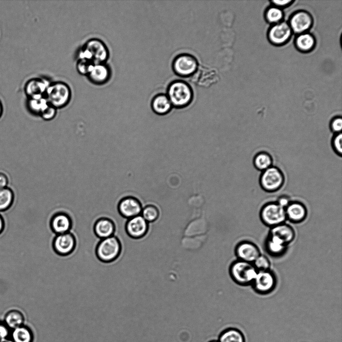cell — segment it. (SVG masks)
<instances>
[{
  "label": "cell",
  "instance_id": "6da1fadb",
  "mask_svg": "<svg viewBox=\"0 0 342 342\" xmlns=\"http://www.w3.org/2000/svg\"><path fill=\"white\" fill-rule=\"evenodd\" d=\"M173 108L184 109L192 102L194 98L191 87L186 82L176 80L171 82L167 89V94Z\"/></svg>",
  "mask_w": 342,
  "mask_h": 342
},
{
  "label": "cell",
  "instance_id": "7a4b0ae2",
  "mask_svg": "<svg viewBox=\"0 0 342 342\" xmlns=\"http://www.w3.org/2000/svg\"><path fill=\"white\" fill-rule=\"evenodd\" d=\"M109 57V52L106 44L101 40L92 38L84 44L79 53L78 59H85L94 64L106 63Z\"/></svg>",
  "mask_w": 342,
  "mask_h": 342
},
{
  "label": "cell",
  "instance_id": "3957f363",
  "mask_svg": "<svg viewBox=\"0 0 342 342\" xmlns=\"http://www.w3.org/2000/svg\"><path fill=\"white\" fill-rule=\"evenodd\" d=\"M71 95L69 86L65 82L57 81L49 84L44 97L50 105L58 109L69 104Z\"/></svg>",
  "mask_w": 342,
  "mask_h": 342
},
{
  "label": "cell",
  "instance_id": "277c9868",
  "mask_svg": "<svg viewBox=\"0 0 342 342\" xmlns=\"http://www.w3.org/2000/svg\"><path fill=\"white\" fill-rule=\"evenodd\" d=\"M258 271L253 263L237 259L229 267V274L237 284L246 286L251 285Z\"/></svg>",
  "mask_w": 342,
  "mask_h": 342
},
{
  "label": "cell",
  "instance_id": "5b68a950",
  "mask_svg": "<svg viewBox=\"0 0 342 342\" xmlns=\"http://www.w3.org/2000/svg\"><path fill=\"white\" fill-rule=\"evenodd\" d=\"M121 243L115 235L101 239L96 248V254L99 260L108 263L114 261L120 255Z\"/></svg>",
  "mask_w": 342,
  "mask_h": 342
},
{
  "label": "cell",
  "instance_id": "8992f818",
  "mask_svg": "<svg viewBox=\"0 0 342 342\" xmlns=\"http://www.w3.org/2000/svg\"><path fill=\"white\" fill-rule=\"evenodd\" d=\"M259 216L262 222L270 228L285 223L287 220L285 208L274 202L263 205L260 210Z\"/></svg>",
  "mask_w": 342,
  "mask_h": 342
},
{
  "label": "cell",
  "instance_id": "52a82bcc",
  "mask_svg": "<svg viewBox=\"0 0 342 342\" xmlns=\"http://www.w3.org/2000/svg\"><path fill=\"white\" fill-rule=\"evenodd\" d=\"M172 69L179 77L187 78L193 75L197 71L198 62L193 55L182 53L176 56L173 60Z\"/></svg>",
  "mask_w": 342,
  "mask_h": 342
},
{
  "label": "cell",
  "instance_id": "ba28073f",
  "mask_svg": "<svg viewBox=\"0 0 342 342\" xmlns=\"http://www.w3.org/2000/svg\"><path fill=\"white\" fill-rule=\"evenodd\" d=\"M284 182L282 171L275 166H271L261 172L259 184L261 188L267 192H274L281 188Z\"/></svg>",
  "mask_w": 342,
  "mask_h": 342
},
{
  "label": "cell",
  "instance_id": "9c48e42d",
  "mask_svg": "<svg viewBox=\"0 0 342 342\" xmlns=\"http://www.w3.org/2000/svg\"><path fill=\"white\" fill-rule=\"evenodd\" d=\"M277 283V278L275 273L268 269L258 271L251 285L257 293L267 294L274 290Z\"/></svg>",
  "mask_w": 342,
  "mask_h": 342
},
{
  "label": "cell",
  "instance_id": "30bf717a",
  "mask_svg": "<svg viewBox=\"0 0 342 342\" xmlns=\"http://www.w3.org/2000/svg\"><path fill=\"white\" fill-rule=\"evenodd\" d=\"M76 245L75 236L71 232L56 234L53 240L52 247L54 251L61 256L71 254Z\"/></svg>",
  "mask_w": 342,
  "mask_h": 342
},
{
  "label": "cell",
  "instance_id": "8fae6325",
  "mask_svg": "<svg viewBox=\"0 0 342 342\" xmlns=\"http://www.w3.org/2000/svg\"><path fill=\"white\" fill-rule=\"evenodd\" d=\"M127 235L133 239L144 237L149 229L148 222L139 215L127 219L125 226Z\"/></svg>",
  "mask_w": 342,
  "mask_h": 342
},
{
  "label": "cell",
  "instance_id": "7c38bea8",
  "mask_svg": "<svg viewBox=\"0 0 342 342\" xmlns=\"http://www.w3.org/2000/svg\"><path fill=\"white\" fill-rule=\"evenodd\" d=\"M235 253L238 259L253 263L261 254L258 247L249 241H242L235 248Z\"/></svg>",
  "mask_w": 342,
  "mask_h": 342
},
{
  "label": "cell",
  "instance_id": "4fadbf2b",
  "mask_svg": "<svg viewBox=\"0 0 342 342\" xmlns=\"http://www.w3.org/2000/svg\"><path fill=\"white\" fill-rule=\"evenodd\" d=\"M142 206L136 198L128 196L121 199L118 205V210L120 215L126 219L141 215Z\"/></svg>",
  "mask_w": 342,
  "mask_h": 342
},
{
  "label": "cell",
  "instance_id": "5bb4252c",
  "mask_svg": "<svg viewBox=\"0 0 342 342\" xmlns=\"http://www.w3.org/2000/svg\"><path fill=\"white\" fill-rule=\"evenodd\" d=\"M72 220L71 217L64 212L54 213L50 221L52 231L55 234H60L70 232L72 227Z\"/></svg>",
  "mask_w": 342,
  "mask_h": 342
},
{
  "label": "cell",
  "instance_id": "9a60e30c",
  "mask_svg": "<svg viewBox=\"0 0 342 342\" xmlns=\"http://www.w3.org/2000/svg\"><path fill=\"white\" fill-rule=\"evenodd\" d=\"M285 211L286 219L293 223L302 222L307 214L305 206L298 201L290 202L285 207Z\"/></svg>",
  "mask_w": 342,
  "mask_h": 342
},
{
  "label": "cell",
  "instance_id": "2e32d148",
  "mask_svg": "<svg viewBox=\"0 0 342 342\" xmlns=\"http://www.w3.org/2000/svg\"><path fill=\"white\" fill-rule=\"evenodd\" d=\"M111 70L106 63L94 64L92 70L87 75L89 80L98 85L106 83L110 79Z\"/></svg>",
  "mask_w": 342,
  "mask_h": 342
},
{
  "label": "cell",
  "instance_id": "e0dca14e",
  "mask_svg": "<svg viewBox=\"0 0 342 342\" xmlns=\"http://www.w3.org/2000/svg\"><path fill=\"white\" fill-rule=\"evenodd\" d=\"M291 34L290 26L285 22H281L276 24L270 29L268 36L272 43L280 45L286 42Z\"/></svg>",
  "mask_w": 342,
  "mask_h": 342
},
{
  "label": "cell",
  "instance_id": "ac0fdd59",
  "mask_svg": "<svg viewBox=\"0 0 342 342\" xmlns=\"http://www.w3.org/2000/svg\"><path fill=\"white\" fill-rule=\"evenodd\" d=\"M49 83L41 78L29 80L25 85V92L28 98L44 96Z\"/></svg>",
  "mask_w": 342,
  "mask_h": 342
},
{
  "label": "cell",
  "instance_id": "d6986e66",
  "mask_svg": "<svg viewBox=\"0 0 342 342\" xmlns=\"http://www.w3.org/2000/svg\"><path fill=\"white\" fill-rule=\"evenodd\" d=\"M93 229L96 236L101 239L114 235L115 226L111 219L101 217L95 222Z\"/></svg>",
  "mask_w": 342,
  "mask_h": 342
},
{
  "label": "cell",
  "instance_id": "ffe728a7",
  "mask_svg": "<svg viewBox=\"0 0 342 342\" xmlns=\"http://www.w3.org/2000/svg\"><path fill=\"white\" fill-rule=\"evenodd\" d=\"M268 234L274 236L288 245L295 237L294 229L285 223L270 228Z\"/></svg>",
  "mask_w": 342,
  "mask_h": 342
},
{
  "label": "cell",
  "instance_id": "44dd1931",
  "mask_svg": "<svg viewBox=\"0 0 342 342\" xmlns=\"http://www.w3.org/2000/svg\"><path fill=\"white\" fill-rule=\"evenodd\" d=\"M290 28L294 32L300 33L308 30L312 24L310 16L305 12H299L291 18Z\"/></svg>",
  "mask_w": 342,
  "mask_h": 342
},
{
  "label": "cell",
  "instance_id": "7402d4cb",
  "mask_svg": "<svg viewBox=\"0 0 342 342\" xmlns=\"http://www.w3.org/2000/svg\"><path fill=\"white\" fill-rule=\"evenodd\" d=\"M150 107L152 111L159 115L167 114L173 108L167 96L164 94L155 96L151 102Z\"/></svg>",
  "mask_w": 342,
  "mask_h": 342
},
{
  "label": "cell",
  "instance_id": "603a6c76",
  "mask_svg": "<svg viewBox=\"0 0 342 342\" xmlns=\"http://www.w3.org/2000/svg\"><path fill=\"white\" fill-rule=\"evenodd\" d=\"M265 250L272 257H279L283 255L287 248V245L277 237L268 234L264 243Z\"/></svg>",
  "mask_w": 342,
  "mask_h": 342
},
{
  "label": "cell",
  "instance_id": "cb8c5ba5",
  "mask_svg": "<svg viewBox=\"0 0 342 342\" xmlns=\"http://www.w3.org/2000/svg\"><path fill=\"white\" fill-rule=\"evenodd\" d=\"M10 338L13 342H33L34 335L32 329L23 324L11 330Z\"/></svg>",
  "mask_w": 342,
  "mask_h": 342
},
{
  "label": "cell",
  "instance_id": "d4e9b609",
  "mask_svg": "<svg viewBox=\"0 0 342 342\" xmlns=\"http://www.w3.org/2000/svg\"><path fill=\"white\" fill-rule=\"evenodd\" d=\"M25 320V316L21 311L12 309L6 313L3 321L12 330L24 324Z\"/></svg>",
  "mask_w": 342,
  "mask_h": 342
},
{
  "label": "cell",
  "instance_id": "484cf974",
  "mask_svg": "<svg viewBox=\"0 0 342 342\" xmlns=\"http://www.w3.org/2000/svg\"><path fill=\"white\" fill-rule=\"evenodd\" d=\"M252 162L255 168L262 172L272 166L273 160L268 153L263 151L257 153L253 157Z\"/></svg>",
  "mask_w": 342,
  "mask_h": 342
},
{
  "label": "cell",
  "instance_id": "4316f807",
  "mask_svg": "<svg viewBox=\"0 0 342 342\" xmlns=\"http://www.w3.org/2000/svg\"><path fill=\"white\" fill-rule=\"evenodd\" d=\"M219 342H245L244 336L239 329L230 327L224 330L220 334Z\"/></svg>",
  "mask_w": 342,
  "mask_h": 342
},
{
  "label": "cell",
  "instance_id": "83f0119b",
  "mask_svg": "<svg viewBox=\"0 0 342 342\" xmlns=\"http://www.w3.org/2000/svg\"><path fill=\"white\" fill-rule=\"evenodd\" d=\"M15 194L9 187L0 189V212L5 211L13 204Z\"/></svg>",
  "mask_w": 342,
  "mask_h": 342
},
{
  "label": "cell",
  "instance_id": "f1b7e54d",
  "mask_svg": "<svg viewBox=\"0 0 342 342\" xmlns=\"http://www.w3.org/2000/svg\"><path fill=\"white\" fill-rule=\"evenodd\" d=\"M48 104V103L44 96L28 98L27 102V108L30 112L39 116Z\"/></svg>",
  "mask_w": 342,
  "mask_h": 342
},
{
  "label": "cell",
  "instance_id": "f546056e",
  "mask_svg": "<svg viewBox=\"0 0 342 342\" xmlns=\"http://www.w3.org/2000/svg\"><path fill=\"white\" fill-rule=\"evenodd\" d=\"M315 41L312 36L309 34H303L296 39L297 48L302 51H308L313 48Z\"/></svg>",
  "mask_w": 342,
  "mask_h": 342
},
{
  "label": "cell",
  "instance_id": "4dcf8cb0",
  "mask_svg": "<svg viewBox=\"0 0 342 342\" xmlns=\"http://www.w3.org/2000/svg\"><path fill=\"white\" fill-rule=\"evenodd\" d=\"M141 215L147 222H153L158 219L160 211L156 206L149 204L142 208Z\"/></svg>",
  "mask_w": 342,
  "mask_h": 342
},
{
  "label": "cell",
  "instance_id": "1f68e13d",
  "mask_svg": "<svg viewBox=\"0 0 342 342\" xmlns=\"http://www.w3.org/2000/svg\"><path fill=\"white\" fill-rule=\"evenodd\" d=\"M94 65V64L90 60L85 59H78L76 64V68L80 74L87 76Z\"/></svg>",
  "mask_w": 342,
  "mask_h": 342
},
{
  "label": "cell",
  "instance_id": "d6a6232c",
  "mask_svg": "<svg viewBox=\"0 0 342 342\" xmlns=\"http://www.w3.org/2000/svg\"><path fill=\"white\" fill-rule=\"evenodd\" d=\"M282 17L283 13L282 11L278 8H270L266 13V18L270 23H277L281 20Z\"/></svg>",
  "mask_w": 342,
  "mask_h": 342
},
{
  "label": "cell",
  "instance_id": "836d02e7",
  "mask_svg": "<svg viewBox=\"0 0 342 342\" xmlns=\"http://www.w3.org/2000/svg\"><path fill=\"white\" fill-rule=\"evenodd\" d=\"M57 110L58 109L48 103V105L40 113L39 116L45 121H51L57 116Z\"/></svg>",
  "mask_w": 342,
  "mask_h": 342
},
{
  "label": "cell",
  "instance_id": "e575fe53",
  "mask_svg": "<svg viewBox=\"0 0 342 342\" xmlns=\"http://www.w3.org/2000/svg\"><path fill=\"white\" fill-rule=\"evenodd\" d=\"M257 271L270 269V262L269 259L264 255L260 254L253 262Z\"/></svg>",
  "mask_w": 342,
  "mask_h": 342
},
{
  "label": "cell",
  "instance_id": "d590c367",
  "mask_svg": "<svg viewBox=\"0 0 342 342\" xmlns=\"http://www.w3.org/2000/svg\"><path fill=\"white\" fill-rule=\"evenodd\" d=\"M331 147L334 152L341 157L342 154V134L341 133L335 134L331 141Z\"/></svg>",
  "mask_w": 342,
  "mask_h": 342
},
{
  "label": "cell",
  "instance_id": "8d00e7d4",
  "mask_svg": "<svg viewBox=\"0 0 342 342\" xmlns=\"http://www.w3.org/2000/svg\"><path fill=\"white\" fill-rule=\"evenodd\" d=\"M330 131L335 134L341 133L342 129V119L340 117L333 118L330 122Z\"/></svg>",
  "mask_w": 342,
  "mask_h": 342
},
{
  "label": "cell",
  "instance_id": "74e56055",
  "mask_svg": "<svg viewBox=\"0 0 342 342\" xmlns=\"http://www.w3.org/2000/svg\"><path fill=\"white\" fill-rule=\"evenodd\" d=\"M11 330L3 320H0V341L10 338Z\"/></svg>",
  "mask_w": 342,
  "mask_h": 342
},
{
  "label": "cell",
  "instance_id": "f35d334b",
  "mask_svg": "<svg viewBox=\"0 0 342 342\" xmlns=\"http://www.w3.org/2000/svg\"><path fill=\"white\" fill-rule=\"evenodd\" d=\"M9 183V179L7 174L0 172V189L8 187Z\"/></svg>",
  "mask_w": 342,
  "mask_h": 342
},
{
  "label": "cell",
  "instance_id": "ab89813d",
  "mask_svg": "<svg viewBox=\"0 0 342 342\" xmlns=\"http://www.w3.org/2000/svg\"><path fill=\"white\" fill-rule=\"evenodd\" d=\"M290 202L289 200L286 197H284L279 198L277 202L279 205L284 208H285Z\"/></svg>",
  "mask_w": 342,
  "mask_h": 342
},
{
  "label": "cell",
  "instance_id": "60d3db41",
  "mask_svg": "<svg viewBox=\"0 0 342 342\" xmlns=\"http://www.w3.org/2000/svg\"><path fill=\"white\" fill-rule=\"evenodd\" d=\"M272 2L276 6H286V5L288 4L290 2H291V1H286V0H284V1H272Z\"/></svg>",
  "mask_w": 342,
  "mask_h": 342
},
{
  "label": "cell",
  "instance_id": "b9f144b4",
  "mask_svg": "<svg viewBox=\"0 0 342 342\" xmlns=\"http://www.w3.org/2000/svg\"><path fill=\"white\" fill-rule=\"evenodd\" d=\"M5 228V221L3 216L0 214V234L3 232Z\"/></svg>",
  "mask_w": 342,
  "mask_h": 342
},
{
  "label": "cell",
  "instance_id": "7bdbcfd3",
  "mask_svg": "<svg viewBox=\"0 0 342 342\" xmlns=\"http://www.w3.org/2000/svg\"><path fill=\"white\" fill-rule=\"evenodd\" d=\"M3 112V107L1 101H0V118L2 116Z\"/></svg>",
  "mask_w": 342,
  "mask_h": 342
},
{
  "label": "cell",
  "instance_id": "ee69618b",
  "mask_svg": "<svg viewBox=\"0 0 342 342\" xmlns=\"http://www.w3.org/2000/svg\"><path fill=\"white\" fill-rule=\"evenodd\" d=\"M0 342H13L10 338L2 340Z\"/></svg>",
  "mask_w": 342,
  "mask_h": 342
},
{
  "label": "cell",
  "instance_id": "f6af8a7d",
  "mask_svg": "<svg viewBox=\"0 0 342 342\" xmlns=\"http://www.w3.org/2000/svg\"><path fill=\"white\" fill-rule=\"evenodd\" d=\"M209 342H219V341H217V340H212V341H209Z\"/></svg>",
  "mask_w": 342,
  "mask_h": 342
}]
</instances>
